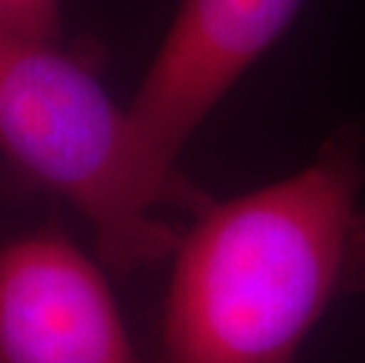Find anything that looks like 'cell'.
Instances as JSON below:
<instances>
[{
	"mask_svg": "<svg viewBox=\"0 0 365 363\" xmlns=\"http://www.w3.org/2000/svg\"><path fill=\"white\" fill-rule=\"evenodd\" d=\"M361 135H332L299 173L210 200L180 234L160 363H294L337 300L365 290Z\"/></svg>",
	"mask_w": 365,
	"mask_h": 363,
	"instance_id": "cell-1",
	"label": "cell"
},
{
	"mask_svg": "<svg viewBox=\"0 0 365 363\" xmlns=\"http://www.w3.org/2000/svg\"><path fill=\"white\" fill-rule=\"evenodd\" d=\"M0 151L34 187L83 215L99 257L123 276L175 255L180 234L156 218L160 205L196 215L212 200L158 180L128 109L113 104L88 57L3 29Z\"/></svg>",
	"mask_w": 365,
	"mask_h": 363,
	"instance_id": "cell-2",
	"label": "cell"
},
{
	"mask_svg": "<svg viewBox=\"0 0 365 363\" xmlns=\"http://www.w3.org/2000/svg\"><path fill=\"white\" fill-rule=\"evenodd\" d=\"M304 0H182L128 106L146 163L186 196L205 191L177 168L184 144L290 26Z\"/></svg>",
	"mask_w": 365,
	"mask_h": 363,
	"instance_id": "cell-3",
	"label": "cell"
},
{
	"mask_svg": "<svg viewBox=\"0 0 365 363\" xmlns=\"http://www.w3.org/2000/svg\"><path fill=\"white\" fill-rule=\"evenodd\" d=\"M0 363H160L139 357L102 269L57 224L0 248Z\"/></svg>",
	"mask_w": 365,
	"mask_h": 363,
	"instance_id": "cell-4",
	"label": "cell"
},
{
	"mask_svg": "<svg viewBox=\"0 0 365 363\" xmlns=\"http://www.w3.org/2000/svg\"><path fill=\"white\" fill-rule=\"evenodd\" d=\"M0 29L31 41L61 43V0H0Z\"/></svg>",
	"mask_w": 365,
	"mask_h": 363,
	"instance_id": "cell-5",
	"label": "cell"
}]
</instances>
